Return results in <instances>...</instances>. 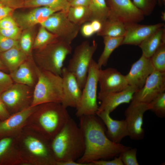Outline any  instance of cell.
Segmentation results:
<instances>
[{
	"label": "cell",
	"mask_w": 165,
	"mask_h": 165,
	"mask_svg": "<svg viewBox=\"0 0 165 165\" xmlns=\"http://www.w3.org/2000/svg\"><path fill=\"white\" fill-rule=\"evenodd\" d=\"M56 165H84L75 161H69L65 162H57L55 163Z\"/></svg>",
	"instance_id": "48"
},
{
	"label": "cell",
	"mask_w": 165,
	"mask_h": 165,
	"mask_svg": "<svg viewBox=\"0 0 165 165\" xmlns=\"http://www.w3.org/2000/svg\"><path fill=\"white\" fill-rule=\"evenodd\" d=\"M36 109L37 106L30 105L1 121L0 122V136H8L19 130Z\"/></svg>",
	"instance_id": "20"
},
{
	"label": "cell",
	"mask_w": 165,
	"mask_h": 165,
	"mask_svg": "<svg viewBox=\"0 0 165 165\" xmlns=\"http://www.w3.org/2000/svg\"><path fill=\"white\" fill-rule=\"evenodd\" d=\"M99 69L97 62L93 59L79 104L76 108L75 115L78 117L96 115L99 107L97 102V90Z\"/></svg>",
	"instance_id": "5"
},
{
	"label": "cell",
	"mask_w": 165,
	"mask_h": 165,
	"mask_svg": "<svg viewBox=\"0 0 165 165\" xmlns=\"http://www.w3.org/2000/svg\"><path fill=\"white\" fill-rule=\"evenodd\" d=\"M109 112L98 110L96 115L105 125L106 134L112 141L120 143L122 140L128 136V132L125 120H116L112 119Z\"/></svg>",
	"instance_id": "18"
},
{
	"label": "cell",
	"mask_w": 165,
	"mask_h": 165,
	"mask_svg": "<svg viewBox=\"0 0 165 165\" xmlns=\"http://www.w3.org/2000/svg\"><path fill=\"white\" fill-rule=\"evenodd\" d=\"M34 88L14 82L0 94V97L7 110L20 111L30 106L28 105L32 100Z\"/></svg>",
	"instance_id": "9"
},
{
	"label": "cell",
	"mask_w": 165,
	"mask_h": 165,
	"mask_svg": "<svg viewBox=\"0 0 165 165\" xmlns=\"http://www.w3.org/2000/svg\"><path fill=\"white\" fill-rule=\"evenodd\" d=\"M150 58L154 70L165 72V43L160 45Z\"/></svg>",
	"instance_id": "31"
},
{
	"label": "cell",
	"mask_w": 165,
	"mask_h": 165,
	"mask_svg": "<svg viewBox=\"0 0 165 165\" xmlns=\"http://www.w3.org/2000/svg\"><path fill=\"white\" fill-rule=\"evenodd\" d=\"M151 110L159 118L165 117V92H163L149 103Z\"/></svg>",
	"instance_id": "32"
},
{
	"label": "cell",
	"mask_w": 165,
	"mask_h": 165,
	"mask_svg": "<svg viewBox=\"0 0 165 165\" xmlns=\"http://www.w3.org/2000/svg\"><path fill=\"white\" fill-rule=\"evenodd\" d=\"M158 3L159 4L160 6H162L163 1L162 0H157Z\"/></svg>",
	"instance_id": "51"
},
{
	"label": "cell",
	"mask_w": 165,
	"mask_h": 165,
	"mask_svg": "<svg viewBox=\"0 0 165 165\" xmlns=\"http://www.w3.org/2000/svg\"><path fill=\"white\" fill-rule=\"evenodd\" d=\"M8 111L2 102L0 96V120L3 121L10 116Z\"/></svg>",
	"instance_id": "43"
},
{
	"label": "cell",
	"mask_w": 165,
	"mask_h": 165,
	"mask_svg": "<svg viewBox=\"0 0 165 165\" xmlns=\"http://www.w3.org/2000/svg\"><path fill=\"white\" fill-rule=\"evenodd\" d=\"M26 8H36L46 6L58 11L66 12L70 7L67 0H27L23 2L20 6Z\"/></svg>",
	"instance_id": "25"
},
{
	"label": "cell",
	"mask_w": 165,
	"mask_h": 165,
	"mask_svg": "<svg viewBox=\"0 0 165 165\" xmlns=\"http://www.w3.org/2000/svg\"><path fill=\"white\" fill-rule=\"evenodd\" d=\"M92 163L93 165H123L120 155L111 160H99L94 161Z\"/></svg>",
	"instance_id": "41"
},
{
	"label": "cell",
	"mask_w": 165,
	"mask_h": 165,
	"mask_svg": "<svg viewBox=\"0 0 165 165\" xmlns=\"http://www.w3.org/2000/svg\"><path fill=\"white\" fill-rule=\"evenodd\" d=\"M24 144L29 151L33 154L44 159L47 163L55 164L56 160L52 156L50 149L43 142L32 137H28Z\"/></svg>",
	"instance_id": "23"
},
{
	"label": "cell",
	"mask_w": 165,
	"mask_h": 165,
	"mask_svg": "<svg viewBox=\"0 0 165 165\" xmlns=\"http://www.w3.org/2000/svg\"><path fill=\"white\" fill-rule=\"evenodd\" d=\"M149 103L131 101L125 111V119L127 126L128 136L132 139L140 140L143 138L145 131L143 128L144 113L150 110Z\"/></svg>",
	"instance_id": "11"
},
{
	"label": "cell",
	"mask_w": 165,
	"mask_h": 165,
	"mask_svg": "<svg viewBox=\"0 0 165 165\" xmlns=\"http://www.w3.org/2000/svg\"><path fill=\"white\" fill-rule=\"evenodd\" d=\"M13 83L9 74L0 70V95Z\"/></svg>",
	"instance_id": "38"
},
{
	"label": "cell",
	"mask_w": 165,
	"mask_h": 165,
	"mask_svg": "<svg viewBox=\"0 0 165 165\" xmlns=\"http://www.w3.org/2000/svg\"><path fill=\"white\" fill-rule=\"evenodd\" d=\"M0 58L10 72L27 60L28 57L20 48L14 47L5 52L0 53Z\"/></svg>",
	"instance_id": "24"
},
{
	"label": "cell",
	"mask_w": 165,
	"mask_h": 165,
	"mask_svg": "<svg viewBox=\"0 0 165 165\" xmlns=\"http://www.w3.org/2000/svg\"><path fill=\"white\" fill-rule=\"evenodd\" d=\"M90 0H71L69 2L70 6H82L88 7Z\"/></svg>",
	"instance_id": "45"
},
{
	"label": "cell",
	"mask_w": 165,
	"mask_h": 165,
	"mask_svg": "<svg viewBox=\"0 0 165 165\" xmlns=\"http://www.w3.org/2000/svg\"><path fill=\"white\" fill-rule=\"evenodd\" d=\"M90 13V21L97 20L102 24L108 18L109 9L106 0H90L88 7Z\"/></svg>",
	"instance_id": "28"
},
{
	"label": "cell",
	"mask_w": 165,
	"mask_h": 165,
	"mask_svg": "<svg viewBox=\"0 0 165 165\" xmlns=\"http://www.w3.org/2000/svg\"><path fill=\"white\" fill-rule=\"evenodd\" d=\"M14 47L20 48L19 42L17 40L7 38L0 34V53Z\"/></svg>",
	"instance_id": "36"
},
{
	"label": "cell",
	"mask_w": 165,
	"mask_h": 165,
	"mask_svg": "<svg viewBox=\"0 0 165 165\" xmlns=\"http://www.w3.org/2000/svg\"><path fill=\"white\" fill-rule=\"evenodd\" d=\"M138 90L135 87L129 85L121 91L98 97L97 99L101 101V103L98 110L106 111L110 113L121 104L130 102L134 94Z\"/></svg>",
	"instance_id": "17"
},
{
	"label": "cell",
	"mask_w": 165,
	"mask_h": 165,
	"mask_svg": "<svg viewBox=\"0 0 165 165\" xmlns=\"http://www.w3.org/2000/svg\"><path fill=\"white\" fill-rule=\"evenodd\" d=\"M20 30L18 26L10 29H0V34L7 38L17 40L20 35Z\"/></svg>",
	"instance_id": "40"
},
{
	"label": "cell",
	"mask_w": 165,
	"mask_h": 165,
	"mask_svg": "<svg viewBox=\"0 0 165 165\" xmlns=\"http://www.w3.org/2000/svg\"><path fill=\"white\" fill-rule=\"evenodd\" d=\"M165 92V72L154 70L148 77L143 86L134 94L131 101L149 103Z\"/></svg>",
	"instance_id": "12"
},
{
	"label": "cell",
	"mask_w": 165,
	"mask_h": 165,
	"mask_svg": "<svg viewBox=\"0 0 165 165\" xmlns=\"http://www.w3.org/2000/svg\"><path fill=\"white\" fill-rule=\"evenodd\" d=\"M61 76L64 95L61 104L66 108L68 107L76 108L81 98L82 89L75 76L67 68H63Z\"/></svg>",
	"instance_id": "15"
},
{
	"label": "cell",
	"mask_w": 165,
	"mask_h": 165,
	"mask_svg": "<svg viewBox=\"0 0 165 165\" xmlns=\"http://www.w3.org/2000/svg\"><path fill=\"white\" fill-rule=\"evenodd\" d=\"M97 46L95 41L92 44L87 41L82 42L75 48L67 67L75 76L82 89L86 81L92 57Z\"/></svg>",
	"instance_id": "7"
},
{
	"label": "cell",
	"mask_w": 165,
	"mask_h": 165,
	"mask_svg": "<svg viewBox=\"0 0 165 165\" xmlns=\"http://www.w3.org/2000/svg\"><path fill=\"white\" fill-rule=\"evenodd\" d=\"M80 30L82 35L85 37H90L95 33L90 22L83 24Z\"/></svg>",
	"instance_id": "42"
},
{
	"label": "cell",
	"mask_w": 165,
	"mask_h": 165,
	"mask_svg": "<svg viewBox=\"0 0 165 165\" xmlns=\"http://www.w3.org/2000/svg\"><path fill=\"white\" fill-rule=\"evenodd\" d=\"M41 105L39 123L47 138L53 139L70 117L67 108L61 103L50 102Z\"/></svg>",
	"instance_id": "6"
},
{
	"label": "cell",
	"mask_w": 165,
	"mask_h": 165,
	"mask_svg": "<svg viewBox=\"0 0 165 165\" xmlns=\"http://www.w3.org/2000/svg\"><path fill=\"white\" fill-rule=\"evenodd\" d=\"M132 2L144 16L151 14L158 3L157 0H132Z\"/></svg>",
	"instance_id": "33"
},
{
	"label": "cell",
	"mask_w": 165,
	"mask_h": 165,
	"mask_svg": "<svg viewBox=\"0 0 165 165\" xmlns=\"http://www.w3.org/2000/svg\"><path fill=\"white\" fill-rule=\"evenodd\" d=\"M19 42L21 50L28 56L30 55L32 46L33 47L31 34L28 32L24 33L22 36Z\"/></svg>",
	"instance_id": "35"
},
{
	"label": "cell",
	"mask_w": 165,
	"mask_h": 165,
	"mask_svg": "<svg viewBox=\"0 0 165 165\" xmlns=\"http://www.w3.org/2000/svg\"><path fill=\"white\" fill-rule=\"evenodd\" d=\"M125 32L122 45L139 46L150 35L159 29L163 27V23L153 25H141L137 23L124 24Z\"/></svg>",
	"instance_id": "14"
},
{
	"label": "cell",
	"mask_w": 165,
	"mask_h": 165,
	"mask_svg": "<svg viewBox=\"0 0 165 165\" xmlns=\"http://www.w3.org/2000/svg\"><path fill=\"white\" fill-rule=\"evenodd\" d=\"M23 2V1H26V0H22Z\"/></svg>",
	"instance_id": "53"
},
{
	"label": "cell",
	"mask_w": 165,
	"mask_h": 165,
	"mask_svg": "<svg viewBox=\"0 0 165 165\" xmlns=\"http://www.w3.org/2000/svg\"><path fill=\"white\" fill-rule=\"evenodd\" d=\"M18 26L15 20L9 16L0 20V29H12Z\"/></svg>",
	"instance_id": "39"
},
{
	"label": "cell",
	"mask_w": 165,
	"mask_h": 165,
	"mask_svg": "<svg viewBox=\"0 0 165 165\" xmlns=\"http://www.w3.org/2000/svg\"><path fill=\"white\" fill-rule=\"evenodd\" d=\"M137 149L129 148L122 152L120 154L121 160L125 165H138L137 158Z\"/></svg>",
	"instance_id": "34"
},
{
	"label": "cell",
	"mask_w": 165,
	"mask_h": 165,
	"mask_svg": "<svg viewBox=\"0 0 165 165\" xmlns=\"http://www.w3.org/2000/svg\"><path fill=\"white\" fill-rule=\"evenodd\" d=\"M69 2L71 0H67Z\"/></svg>",
	"instance_id": "52"
},
{
	"label": "cell",
	"mask_w": 165,
	"mask_h": 165,
	"mask_svg": "<svg viewBox=\"0 0 165 165\" xmlns=\"http://www.w3.org/2000/svg\"><path fill=\"white\" fill-rule=\"evenodd\" d=\"M41 54L35 63L39 68L61 75L64 63L71 54V44L59 38L40 49Z\"/></svg>",
	"instance_id": "4"
},
{
	"label": "cell",
	"mask_w": 165,
	"mask_h": 165,
	"mask_svg": "<svg viewBox=\"0 0 165 165\" xmlns=\"http://www.w3.org/2000/svg\"><path fill=\"white\" fill-rule=\"evenodd\" d=\"M37 72L38 79L34 88L31 106H37L50 102L61 103L64 95L61 75L37 66Z\"/></svg>",
	"instance_id": "3"
},
{
	"label": "cell",
	"mask_w": 165,
	"mask_h": 165,
	"mask_svg": "<svg viewBox=\"0 0 165 165\" xmlns=\"http://www.w3.org/2000/svg\"><path fill=\"white\" fill-rule=\"evenodd\" d=\"M0 70L5 72L9 71L7 69L3 64L0 58Z\"/></svg>",
	"instance_id": "49"
},
{
	"label": "cell",
	"mask_w": 165,
	"mask_h": 165,
	"mask_svg": "<svg viewBox=\"0 0 165 165\" xmlns=\"http://www.w3.org/2000/svg\"><path fill=\"white\" fill-rule=\"evenodd\" d=\"M51 144L56 161H75L82 156L85 151L83 133L75 120L70 118L52 139Z\"/></svg>",
	"instance_id": "2"
},
{
	"label": "cell",
	"mask_w": 165,
	"mask_h": 165,
	"mask_svg": "<svg viewBox=\"0 0 165 165\" xmlns=\"http://www.w3.org/2000/svg\"><path fill=\"white\" fill-rule=\"evenodd\" d=\"M161 19L163 21L165 20V12H162L161 16Z\"/></svg>",
	"instance_id": "50"
},
{
	"label": "cell",
	"mask_w": 165,
	"mask_h": 165,
	"mask_svg": "<svg viewBox=\"0 0 165 165\" xmlns=\"http://www.w3.org/2000/svg\"><path fill=\"white\" fill-rule=\"evenodd\" d=\"M2 5V4H0V6Z\"/></svg>",
	"instance_id": "54"
},
{
	"label": "cell",
	"mask_w": 165,
	"mask_h": 165,
	"mask_svg": "<svg viewBox=\"0 0 165 165\" xmlns=\"http://www.w3.org/2000/svg\"><path fill=\"white\" fill-rule=\"evenodd\" d=\"M79 126L83 133L85 149L77 162L84 165L119 156L131 147L112 141L107 137L101 119L96 115L83 116L79 118Z\"/></svg>",
	"instance_id": "1"
},
{
	"label": "cell",
	"mask_w": 165,
	"mask_h": 165,
	"mask_svg": "<svg viewBox=\"0 0 165 165\" xmlns=\"http://www.w3.org/2000/svg\"><path fill=\"white\" fill-rule=\"evenodd\" d=\"M165 43V30L161 28L150 35L139 46L142 53L150 58L160 45Z\"/></svg>",
	"instance_id": "22"
},
{
	"label": "cell",
	"mask_w": 165,
	"mask_h": 165,
	"mask_svg": "<svg viewBox=\"0 0 165 165\" xmlns=\"http://www.w3.org/2000/svg\"><path fill=\"white\" fill-rule=\"evenodd\" d=\"M125 32L124 23L116 20L108 19L102 23L101 30L97 35L111 37H124Z\"/></svg>",
	"instance_id": "26"
},
{
	"label": "cell",
	"mask_w": 165,
	"mask_h": 165,
	"mask_svg": "<svg viewBox=\"0 0 165 165\" xmlns=\"http://www.w3.org/2000/svg\"><path fill=\"white\" fill-rule=\"evenodd\" d=\"M57 12L58 11L56 9L47 7H37L28 12L16 15L15 20L18 26L23 29H26L38 24H40Z\"/></svg>",
	"instance_id": "19"
},
{
	"label": "cell",
	"mask_w": 165,
	"mask_h": 165,
	"mask_svg": "<svg viewBox=\"0 0 165 165\" xmlns=\"http://www.w3.org/2000/svg\"><path fill=\"white\" fill-rule=\"evenodd\" d=\"M57 36L41 26L33 44L35 49H40L56 40Z\"/></svg>",
	"instance_id": "30"
},
{
	"label": "cell",
	"mask_w": 165,
	"mask_h": 165,
	"mask_svg": "<svg viewBox=\"0 0 165 165\" xmlns=\"http://www.w3.org/2000/svg\"><path fill=\"white\" fill-rule=\"evenodd\" d=\"M90 23L95 33L101 30L102 25L101 22L97 20H93L90 21Z\"/></svg>",
	"instance_id": "47"
},
{
	"label": "cell",
	"mask_w": 165,
	"mask_h": 165,
	"mask_svg": "<svg viewBox=\"0 0 165 165\" xmlns=\"http://www.w3.org/2000/svg\"><path fill=\"white\" fill-rule=\"evenodd\" d=\"M67 15L70 20L80 26L90 21V13L88 7L70 6L68 11Z\"/></svg>",
	"instance_id": "29"
},
{
	"label": "cell",
	"mask_w": 165,
	"mask_h": 165,
	"mask_svg": "<svg viewBox=\"0 0 165 165\" xmlns=\"http://www.w3.org/2000/svg\"><path fill=\"white\" fill-rule=\"evenodd\" d=\"M154 71L150 58L142 54L132 64L130 72L125 76L128 85L138 90L143 86L148 77Z\"/></svg>",
	"instance_id": "16"
},
{
	"label": "cell",
	"mask_w": 165,
	"mask_h": 165,
	"mask_svg": "<svg viewBox=\"0 0 165 165\" xmlns=\"http://www.w3.org/2000/svg\"><path fill=\"white\" fill-rule=\"evenodd\" d=\"M37 68L35 62L28 59L9 74L14 82L34 87L38 79Z\"/></svg>",
	"instance_id": "21"
},
{
	"label": "cell",
	"mask_w": 165,
	"mask_h": 165,
	"mask_svg": "<svg viewBox=\"0 0 165 165\" xmlns=\"http://www.w3.org/2000/svg\"><path fill=\"white\" fill-rule=\"evenodd\" d=\"M12 142L11 138L4 136L0 140V163L3 162Z\"/></svg>",
	"instance_id": "37"
},
{
	"label": "cell",
	"mask_w": 165,
	"mask_h": 165,
	"mask_svg": "<svg viewBox=\"0 0 165 165\" xmlns=\"http://www.w3.org/2000/svg\"><path fill=\"white\" fill-rule=\"evenodd\" d=\"M67 13L63 11L56 12L40 25L58 38L71 44L77 36L81 26L70 20Z\"/></svg>",
	"instance_id": "8"
},
{
	"label": "cell",
	"mask_w": 165,
	"mask_h": 165,
	"mask_svg": "<svg viewBox=\"0 0 165 165\" xmlns=\"http://www.w3.org/2000/svg\"><path fill=\"white\" fill-rule=\"evenodd\" d=\"M109 9L108 19L124 24L138 23L144 15L131 0H106Z\"/></svg>",
	"instance_id": "10"
},
{
	"label": "cell",
	"mask_w": 165,
	"mask_h": 165,
	"mask_svg": "<svg viewBox=\"0 0 165 165\" xmlns=\"http://www.w3.org/2000/svg\"><path fill=\"white\" fill-rule=\"evenodd\" d=\"M20 1L22 0H0V4L3 5L12 7L13 6H20L22 2Z\"/></svg>",
	"instance_id": "46"
},
{
	"label": "cell",
	"mask_w": 165,
	"mask_h": 165,
	"mask_svg": "<svg viewBox=\"0 0 165 165\" xmlns=\"http://www.w3.org/2000/svg\"><path fill=\"white\" fill-rule=\"evenodd\" d=\"M100 91L97 98L106 94L121 91L129 85L125 75L115 68L100 69L98 75Z\"/></svg>",
	"instance_id": "13"
},
{
	"label": "cell",
	"mask_w": 165,
	"mask_h": 165,
	"mask_svg": "<svg viewBox=\"0 0 165 165\" xmlns=\"http://www.w3.org/2000/svg\"><path fill=\"white\" fill-rule=\"evenodd\" d=\"M12 11L11 7L3 5L0 6V20L9 16Z\"/></svg>",
	"instance_id": "44"
},
{
	"label": "cell",
	"mask_w": 165,
	"mask_h": 165,
	"mask_svg": "<svg viewBox=\"0 0 165 165\" xmlns=\"http://www.w3.org/2000/svg\"><path fill=\"white\" fill-rule=\"evenodd\" d=\"M103 37L104 44V49L97 62L100 69L102 66L106 65L111 54L116 48L121 45L123 38V37L104 36Z\"/></svg>",
	"instance_id": "27"
}]
</instances>
